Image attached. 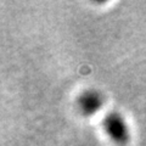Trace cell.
I'll use <instances>...</instances> for the list:
<instances>
[{
  "instance_id": "cell-2",
  "label": "cell",
  "mask_w": 146,
  "mask_h": 146,
  "mask_svg": "<svg viewBox=\"0 0 146 146\" xmlns=\"http://www.w3.org/2000/svg\"><path fill=\"white\" fill-rule=\"evenodd\" d=\"M102 95L96 90H85L77 99V106L84 116H91L102 107Z\"/></svg>"
},
{
  "instance_id": "cell-1",
  "label": "cell",
  "mask_w": 146,
  "mask_h": 146,
  "mask_svg": "<svg viewBox=\"0 0 146 146\" xmlns=\"http://www.w3.org/2000/svg\"><path fill=\"white\" fill-rule=\"evenodd\" d=\"M104 130L108 135L113 143L118 146H125L130 140L129 128L123 117L117 112H110L105 116L104 122Z\"/></svg>"
}]
</instances>
